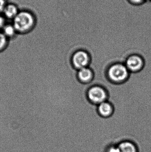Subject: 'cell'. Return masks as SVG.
<instances>
[{
	"mask_svg": "<svg viewBox=\"0 0 151 152\" xmlns=\"http://www.w3.org/2000/svg\"><path fill=\"white\" fill-rule=\"evenodd\" d=\"M18 34L26 35L35 30L37 25V16L29 9H21L11 21Z\"/></svg>",
	"mask_w": 151,
	"mask_h": 152,
	"instance_id": "obj_1",
	"label": "cell"
},
{
	"mask_svg": "<svg viewBox=\"0 0 151 152\" xmlns=\"http://www.w3.org/2000/svg\"><path fill=\"white\" fill-rule=\"evenodd\" d=\"M129 71L125 64L115 63L109 67L107 75L110 81L113 83L119 84L126 81L129 75Z\"/></svg>",
	"mask_w": 151,
	"mask_h": 152,
	"instance_id": "obj_2",
	"label": "cell"
},
{
	"mask_svg": "<svg viewBox=\"0 0 151 152\" xmlns=\"http://www.w3.org/2000/svg\"><path fill=\"white\" fill-rule=\"evenodd\" d=\"M88 99L89 101L96 105L107 100L108 94L106 90L99 86H95L90 87L87 91Z\"/></svg>",
	"mask_w": 151,
	"mask_h": 152,
	"instance_id": "obj_3",
	"label": "cell"
},
{
	"mask_svg": "<svg viewBox=\"0 0 151 152\" xmlns=\"http://www.w3.org/2000/svg\"><path fill=\"white\" fill-rule=\"evenodd\" d=\"M89 54L83 50L75 52L72 58V62L74 67L77 70L88 67L90 63Z\"/></svg>",
	"mask_w": 151,
	"mask_h": 152,
	"instance_id": "obj_4",
	"label": "cell"
},
{
	"mask_svg": "<svg viewBox=\"0 0 151 152\" xmlns=\"http://www.w3.org/2000/svg\"><path fill=\"white\" fill-rule=\"evenodd\" d=\"M124 64L129 72L136 73L142 69L144 66V61L139 55L133 54L127 58Z\"/></svg>",
	"mask_w": 151,
	"mask_h": 152,
	"instance_id": "obj_5",
	"label": "cell"
},
{
	"mask_svg": "<svg viewBox=\"0 0 151 152\" xmlns=\"http://www.w3.org/2000/svg\"><path fill=\"white\" fill-rule=\"evenodd\" d=\"M20 10L18 5L13 2H8L3 11L2 15L7 20L12 21Z\"/></svg>",
	"mask_w": 151,
	"mask_h": 152,
	"instance_id": "obj_6",
	"label": "cell"
},
{
	"mask_svg": "<svg viewBox=\"0 0 151 152\" xmlns=\"http://www.w3.org/2000/svg\"><path fill=\"white\" fill-rule=\"evenodd\" d=\"M77 77L80 81L86 84L93 80L94 74L92 70L89 67H87L78 70Z\"/></svg>",
	"mask_w": 151,
	"mask_h": 152,
	"instance_id": "obj_7",
	"label": "cell"
},
{
	"mask_svg": "<svg viewBox=\"0 0 151 152\" xmlns=\"http://www.w3.org/2000/svg\"><path fill=\"white\" fill-rule=\"evenodd\" d=\"M98 113L103 118H109L113 113V109L112 105L108 101L101 103L97 105Z\"/></svg>",
	"mask_w": 151,
	"mask_h": 152,
	"instance_id": "obj_8",
	"label": "cell"
},
{
	"mask_svg": "<svg viewBox=\"0 0 151 152\" xmlns=\"http://www.w3.org/2000/svg\"><path fill=\"white\" fill-rule=\"evenodd\" d=\"M119 152H139L135 143L129 140H123L118 144Z\"/></svg>",
	"mask_w": 151,
	"mask_h": 152,
	"instance_id": "obj_9",
	"label": "cell"
},
{
	"mask_svg": "<svg viewBox=\"0 0 151 152\" xmlns=\"http://www.w3.org/2000/svg\"><path fill=\"white\" fill-rule=\"evenodd\" d=\"M1 31L9 40L13 39L18 34L12 22H7Z\"/></svg>",
	"mask_w": 151,
	"mask_h": 152,
	"instance_id": "obj_10",
	"label": "cell"
},
{
	"mask_svg": "<svg viewBox=\"0 0 151 152\" xmlns=\"http://www.w3.org/2000/svg\"><path fill=\"white\" fill-rule=\"evenodd\" d=\"M9 39L0 31V52L5 49L8 45Z\"/></svg>",
	"mask_w": 151,
	"mask_h": 152,
	"instance_id": "obj_11",
	"label": "cell"
},
{
	"mask_svg": "<svg viewBox=\"0 0 151 152\" xmlns=\"http://www.w3.org/2000/svg\"><path fill=\"white\" fill-rule=\"evenodd\" d=\"M128 1L132 4L136 5H139L143 4L148 0H128Z\"/></svg>",
	"mask_w": 151,
	"mask_h": 152,
	"instance_id": "obj_12",
	"label": "cell"
},
{
	"mask_svg": "<svg viewBox=\"0 0 151 152\" xmlns=\"http://www.w3.org/2000/svg\"><path fill=\"white\" fill-rule=\"evenodd\" d=\"M8 2V0H0V14H2L4 9Z\"/></svg>",
	"mask_w": 151,
	"mask_h": 152,
	"instance_id": "obj_13",
	"label": "cell"
},
{
	"mask_svg": "<svg viewBox=\"0 0 151 152\" xmlns=\"http://www.w3.org/2000/svg\"><path fill=\"white\" fill-rule=\"evenodd\" d=\"M6 23L7 20L2 14H0V31L1 30Z\"/></svg>",
	"mask_w": 151,
	"mask_h": 152,
	"instance_id": "obj_14",
	"label": "cell"
},
{
	"mask_svg": "<svg viewBox=\"0 0 151 152\" xmlns=\"http://www.w3.org/2000/svg\"><path fill=\"white\" fill-rule=\"evenodd\" d=\"M148 1H150L151 2V0H148Z\"/></svg>",
	"mask_w": 151,
	"mask_h": 152,
	"instance_id": "obj_15",
	"label": "cell"
}]
</instances>
